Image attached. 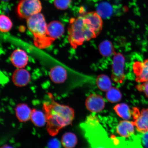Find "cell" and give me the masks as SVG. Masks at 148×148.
Instances as JSON below:
<instances>
[{
	"label": "cell",
	"instance_id": "obj_1",
	"mask_svg": "<svg viewBox=\"0 0 148 148\" xmlns=\"http://www.w3.org/2000/svg\"><path fill=\"white\" fill-rule=\"evenodd\" d=\"M103 22L97 12H88L70 20L68 28V38L74 49L85 42L97 38L102 29Z\"/></svg>",
	"mask_w": 148,
	"mask_h": 148
},
{
	"label": "cell",
	"instance_id": "obj_2",
	"mask_svg": "<svg viewBox=\"0 0 148 148\" xmlns=\"http://www.w3.org/2000/svg\"><path fill=\"white\" fill-rule=\"evenodd\" d=\"M43 109L47 120V130L49 135L54 136L61 129L71 124L75 117L73 109L53 100L44 102Z\"/></svg>",
	"mask_w": 148,
	"mask_h": 148
},
{
	"label": "cell",
	"instance_id": "obj_3",
	"mask_svg": "<svg viewBox=\"0 0 148 148\" xmlns=\"http://www.w3.org/2000/svg\"><path fill=\"white\" fill-rule=\"evenodd\" d=\"M80 127L91 148H106L109 138L97 116L94 114L88 116Z\"/></svg>",
	"mask_w": 148,
	"mask_h": 148
},
{
	"label": "cell",
	"instance_id": "obj_4",
	"mask_svg": "<svg viewBox=\"0 0 148 148\" xmlns=\"http://www.w3.org/2000/svg\"><path fill=\"white\" fill-rule=\"evenodd\" d=\"M28 29L34 36L36 42L51 41L47 35V25L45 17L41 13L30 16L27 20Z\"/></svg>",
	"mask_w": 148,
	"mask_h": 148
},
{
	"label": "cell",
	"instance_id": "obj_5",
	"mask_svg": "<svg viewBox=\"0 0 148 148\" xmlns=\"http://www.w3.org/2000/svg\"><path fill=\"white\" fill-rule=\"evenodd\" d=\"M112 135L108 139L106 148H143L141 136L133 135L127 139Z\"/></svg>",
	"mask_w": 148,
	"mask_h": 148
},
{
	"label": "cell",
	"instance_id": "obj_6",
	"mask_svg": "<svg viewBox=\"0 0 148 148\" xmlns=\"http://www.w3.org/2000/svg\"><path fill=\"white\" fill-rule=\"evenodd\" d=\"M42 5L40 0H21L17 7V13L20 18L27 19L40 13Z\"/></svg>",
	"mask_w": 148,
	"mask_h": 148
},
{
	"label": "cell",
	"instance_id": "obj_7",
	"mask_svg": "<svg viewBox=\"0 0 148 148\" xmlns=\"http://www.w3.org/2000/svg\"><path fill=\"white\" fill-rule=\"evenodd\" d=\"M125 58L120 53L114 54L112 66V78L114 82L122 83L125 78L124 73Z\"/></svg>",
	"mask_w": 148,
	"mask_h": 148
},
{
	"label": "cell",
	"instance_id": "obj_8",
	"mask_svg": "<svg viewBox=\"0 0 148 148\" xmlns=\"http://www.w3.org/2000/svg\"><path fill=\"white\" fill-rule=\"evenodd\" d=\"M132 114L134 119L132 122L137 130L142 134L148 132V108L140 112L138 108L134 107Z\"/></svg>",
	"mask_w": 148,
	"mask_h": 148
},
{
	"label": "cell",
	"instance_id": "obj_9",
	"mask_svg": "<svg viewBox=\"0 0 148 148\" xmlns=\"http://www.w3.org/2000/svg\"><path fill=\"white\" fill-rule=\"evenodd\" d=\"M136 80L142 83L148 81V58L143 62H136L133 65Z\"/></svg>",
	"mask_w": 148,
	"mask_h": 148
},
{
	"label": "cell",
	"instance_id": "obj_10",
	"mask_svg": "<svg viewBox=\"0 0 148 148\" xmlns=\"http://www.w3.org/2000/svg\"><path fill=\"white\" fill-rule=\"evenodd\" d=\"M86 105L87 108L90 112H99L104 108L105 101L101 95L97 94H92L87 98Z\"/></svg>",
	"mask_w": 148,
	"mask_h": 148
},
{
	"label": "cell",
	"instance_id": "obj_11",
	"mask_svg": "<svg viewBox=\"0 0 148 148\" xmlns=\"http://www.w3.org/2000/svg\"><path fill=\"white\" fill-rule=\"evenodd\" d=\"M28 56L23 49H16L12 53L10 60L12 64L18 68H23L27 66L28 62Z\"/></svg>",
	"mask_w": 148,
	"mask_h": 148
},
{
	"label": "cell",
	"instance_id": "obj_12",
	"mask_svg": "<svg viewBox=\"0 0 148 148\" xmlns=\"http://www.w3.org/2000/svg\"><path fill=\"white\" fill-rule=\"evenodd\" d=\"M64 32V25L60 22L53 21L47 25V35L51 40L60 38L63 35Z\"/></svg>",
	"mask_w": 148,
	"mask_h": 148
},
{
	"label": "cell",
	"instance_id": "obj_13",
	"mask_svg": "<svg viewBox=\"0 0 148 148\" xmlns=\"http://www.w3.org/2000/svg\"><path fill=\"white\" fill-rule=\"evenodd\" d=\"M30 73L23 68H18L12 75L13 82L16 86L23 87L26 86L30 81Z\"/></svg>",
	"mask_w": 148,
	"mask_h": 148
},
{
	"label": "cell",
	"instance_id": "obj_14",
	"mask_svg": "<svg viewBox=\"0 0 148 148\" xmlns=\"http://www.w3.org/2000/svg\"><path fill=\"white\" fill-rule=\"evenodd\" d=\"M134 126L132 121H120L116 127V132L122 137L129 138L134 134Z\"/></svg>",
	"mask_w": 148,
	"mask_h": 148
},
{
	"label": "cell",
	"instance_id": "obj_15",
	"mask_svg": "<svg viewBox=\"0 0 148 148\" xmlns=\"http://www.w3.org/2000/svg\"><path fill=\"white\" fill-rule=\"evenodd\" d=\"M67 76L66 70L61 66H55L52 68L50 71V77L55 83H61L64 82L67 78Z\"/></svg>",
	"mask_w": 148,
	"mask_h": 148
},
{
	"label": "cell",
	"instance_id": "obj_16",
	"mask_svg": "<svg viewBox=\"0 0 148 148\" xmlns=\"http://www.w3.org/2000/svg\"><path fill=\"white\" fill-rule=\"evenodd\" d=\"M16 117L20 122H25L31 119L32 110L25 103H20L16 106Z\"/></svg>",
	"mask_w": 148,
	"mask_h": 148
},
{
	"label": "cell",
	"instance_id": "obj_17",
	"mask_svg": "<svg viewBox=\"0 0 148 148\" xmlns=\"http://www.w3.org/2000/svg\"><path fill=\"white\" fill-rule=\"evenodd\" d=\"M31 119L33 123L38 127L44 126L47 123L45 113L36 109L32 110Z\"/></svg>",
	"mask_w": 148,
	"mask_h": 148
},
{
	"label": "cell",
	"instance_id": "obj_18",
	"mask_svg": "<svg viewBox=\"0 0 148 148\" xmlns=\"http://www.w3.org/2000/svg\"><path fill=\"white\" fill-rule=\"evenodd\" d=\"M114 109L117 115L124 119H130L132 115V111L128 105L125 103L116 105Z\"/></svg>",
	"mask_w": 148,
	"mask_h": 148
},
{
	"label": "cell",
	"instance_id": "obj_19",
	"mask_svg": "<svg viewBox=\"0 0 148 148\" xmlns=\"http://www.w3.org/2000/svg\"><path fill=\"white\" fill-rule=\"evenodd\" d=\"M77 140L75 134L73 133L67 132L62 136L61 142L65 148H73L76 145Z\"/></svg>",
	"mask_w": 148,
	"mask_h": 148
},
{
	"label": "cell",
	"instance_id": "obj_20",
	"mask_svg": "<svg viewBox=\"0 0 148 148\" xmlns=\"http://www.w3.org/2000/svg\"><path fill=\"white\" fill-rule=\"evenodd\" d=\"M98 88L103 91H107L112 87V83L109 77L104 74L98 76L96 81Z\"/></svg>",
	"mask_w": 148,
	"mask_h": 148
},
{
	"label": "cell",
	"instance_id": "obj_21",
	"mask_svg": "<svg viewBox=\"0 0 148 148\" xmlns=\"http://www.w3.org/2000/svg\"><path fill=\"white\" fill-rule=\"evenodd\" d=\"M99 50L101 54L105 57L111 56L114 53V49L112 42L108 40L103 41L99 46Z\"/></svg>",
	"mask_w": 148,
	"mask_h": 148
},
{
	"label": "cell",
	"instance_id": "obj_22",
	"mask_svg": "<svg viewBox=\"0 0 148 148\" xmlns=\"http://www.w3.org/2000/svg\"><path fill=\"white\" fill-rule=\"evenodd\" d=\"M106 97L110 102L115 103L121 100L122 95L118 88L112 87L107 92Z\"/></svg>",
	"mask_w": 148,
	"mask_h": 148
},
{
	"label": "cell",
	"instance_id": "obj_23",
	"mask_svg": "<svg viewBox=\"0 0 148 148\" xmlns=\"http://www.w3.org/2000/svg\"><path fill=\"white\" fill-rule=\"evenodd\" d=\"M112 8L108 3H101L98 6L97 12L101 17L107 18L111 16L112 13Z\"/></svg>",
	"mask_w": 148,
	"mask_h": 148
},
{
	"label": "cell",
	"instance_id": "obj_24",
	"mask_svg": "<svg viewBox=\"0 0 148 148\" xmlns=\"http://www.w3.org/2000/svg\"><path fill=\"white\" fill-rule=\"evenodd\" d=\"M13 24L8 16L4 15L0 16V29L2 32L6 33L11 30Z\"/></svg>",
	"mask_w": 148,
	"mask_h": 148
},
{
	"label": "cell",
	"instance_id": "obj_25",
	"mask_svg": "<svg viewBox=\"0 0 148 148\" xmlns=\"http://www.w3.org/2000/svg\"><path fill=\"white\" fill-rule=\"evenodd\" d=\"M71 0H54L55 6L61 10H65L68 8L71 3Z\"/></svg>",
	"mask_w": 148,
	"mask_h": 148
},
{
	"label": "cell",
	"instance_id": "obj_26",
	"mask_svg": "<svg viewBox=\"0 0 148 148\" xmlns=\"http://www.w3.org/2000/svg\"><path fill=\"white\" fill-rule=\"evenodd\" d=\"M136 88L139 91L144 92L146 97L148 98V81L138 84Z\"/></svg>",
	"mask_w": 148,
	"mask_h": 148
},
{
	"label": "cell",
	"instance_id": "obj_27",
	"mask_svg": "<svg viewBox=\"0 0 148 148\" xmlns=\"http://www.w3.org/2000/svg\"><path fill=\"white\" fill-rule=\"evenodd\" d=\"M48 148H60L61 144L56 139H53L48 144Z\"/></svg>",
	"mask_w": 148,
	"mask_h": 148
},
{
	"label": "cell",
	"instance_id": "obj_28",
	"mask_svg": "<svg viewBox=\"0 0 148 148\" xmlns=\"http://www.w3.org/2000/svg\"><path fill=\"white\" fill-rule=\"evenodd\" d=\"M142 144L146 148H148V132L143 133L141 136Z\"/></svg>",
	"mask_w": 148,
	"mask_h": 148
},
{
	"label": "cell",
	"instance_id": "obj_29",
	"mask_svg": "<svg viewBox=\"0 0 148 148\" xmlns=\"http://www.w3.org/2000/svg\"><path fill=\"white\" fill-rule=\"evenodd\" d=\"M1 148H14L10 146L7 145H5L2 147Z\"/></svg>",
	"mask_w": 148,
	"mask_h": 148
},
{
	"label": "cell",
	"instance_id": "obj_30",
	"mask_svg": "<svg viewBox=\"0 0 148 148\" xmlns=\"http://www.w3.org/2000/svg\"><path fill=\"white\" fill-rule=\"evenodd\" d=\"M1 1L4 2H8L10 1V0H1Z\"/></svg>",
	"mask_w": 148,
	"mask_h": 148
},
{
	"label": "cell",
	"instance_id": "obj_31",
	"mask_svg": "<svg viewBox=\"0 0 148 148\" xmlns=\"http://www.w3.org/2000/svg\"><path fill=\"white\" fill-rule=\"evenodd\" d=\"M102 148V147H97V148Z\"/></svg>",
	"mask_w": 148,
	"mask_h": 148
}]
</instances>
